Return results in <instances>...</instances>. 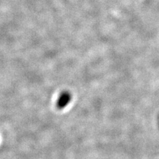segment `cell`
I'll list each match as a JSON object with an SVG mask.
<instances>
[{
    "label": "cell",
    "mask_w": 159,
    "mask_h": 159,
    "mask_svg": "<svg viewBox=\"0 0 159 159\" xmlns=\"http://www.w3.org/2000/svg\"><path fill=\"white\" fill-rule=\"evenodd\" d=\"M71 94L68 92H62L57 101V107L59 109H62L65 107L70 102Z\"/></svg>",
    "instance_id": "cell-1"
}]
</instances>
